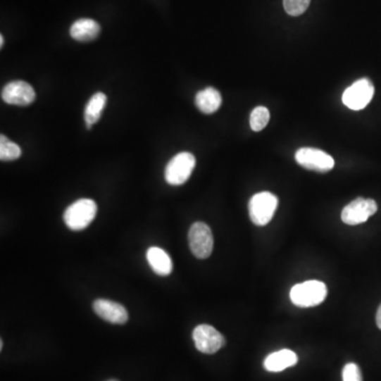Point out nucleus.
<instances>
[{"instance_id":"nucleus-14","label":"nucleus","mask_w":381,"mask_h":381,"mask_svg":"<svg viewBox=\"0 0 381 381\" xmlns=\"http://www.w3.org/2000/svg\"><path fill=\"white\" fill-rule=\"evenodd\" d=\"M146 260L156 275L165 277L173 271V262L161 248L151 247L146 252Z\"/></svg>"},{"instance_id":"nucleus-19","label":"nucleus","mask_w":381,"mask_h":381,"mask_svg":"<svg viewBox=\"0 0 381 381\" xmlns=\"http://www.w3.org/2000/svg\"><path fill=\"white\" fill-rule=\"evenodd\" d=\"M311 0H283L284 9L290 16H300L306 11Z\"/></svg>"},{"instance_id":"nucleus-10","label":"nucleus","mask_w":381,"mask_h":381,"mask_svg":"<svg viewBox=\"0 0 381 381\" xmlns=\"http://www.w3.org/2000/svg\"><path fill=\"white\" fill-rule=\"evenodd\" d=\"M1 98L8 104L28 106L35 102L37 94L32 86L27 82L14 81L4 87Z\"/></svg>"},{"instance_id":"nucleus-9","label":"nucleus","mask_w":381,"mask_h":381,"mask_svg":"<svg viewBox=\"0 0 381 381\" xmlns=\"http://www.w3.org/2000/svg\"><path fill=\"white\" fill-rule=\"evenodd\" d=\"M193 339L196 349L201 353L209 355L216 354L226 344L225 337L213 326L208 324L197 326L193 332Z\"/></svg>"},{"instance_id":"nucleus-20","label":"nucleus","mask_w":381,"mask_h":381,"mask_svg":"<svg viewBox=\"0 0 381 381\" xmlns=\"http://www.w3.org/2000/svg\"><path fill=\"white\" fill-rule=\"evenodd\" d=\"M343 381H362L361 370L356 363H347L342 370Z\"/></svg>"},{"instance_id":"nucleus-2","label":"nucleus","mask_w":381,"mask_h":381,"mask_svg":"<svg viewBox=\"0 0 381 381\" xmlns=\"http://www.w3.org/2000/svg\"><path fill=\"white\" fill-rule=\"evenodd\" d=\"M98 206L92 199H79L67 208L63 218L70 230L81 231L92 224Z\"/></svg>"},{"instance_id":"nucleus-17","label":"nucleus","mask_w":381,"mask_h":381,"mask_svg":"<svg viewBox=\"0 0 381 381\" xmlns=\"http://www.w3.org/2000/svg\"><path fill=\"white\" fill-rule=\"evenodd\" d=\"M22 156V149L16 143L10 141L5 135L0 136V160L14 161Z\"/></svg>"},{"instance_id":"nucleus-16","label":"nucleus","mask_w":381,"mask_h":381,"mask_svg":"<svg viewBox=\"0 0 381 381\" xmlns=\"http://www.w3.org/2000/svg\"><path fill=\"white\" fill-rule=\"evenodd\" d=\"M106 103L107 96L103 92H96L90 98L86 105L85 113H84L87 128L92 127L94 123L100 120L101 115L106 106Z\"/></svg>"},{"instance_id":"nucleus-1","label":"nucleus","mask_w":381,"mask_h":381,"mask_svg":"<svg viewBox=\"0 0 381 381\" xmlns=\"http://www.w3.org/2000/svg\"><path fill=\"white\" fill-rule=\"evenodd\" d=\"M327 296V287L323 282L306 281L304 283L296 284L290 290V300L296 306L307 307L317 306L325 300Z\"/></svg>"},{"instance_id":"nucleus-15","label":"nucleus","mask_w":381,"mask_h":381,"mask_svg":"<svg viewBox=\"0 0 381 381\" xmlns=\"http://www.w3.org/2000/svg\"><path fill=\"white\" fill-rule=\"evenodd\" d=\"M195 103H196L197 108L201 113L210 115V113H216L220 108L222 105V96L216 88L208 87L196 94Z\"/></svg>"},{"instance_id":"nucleus-6","label":"nucleus","mask_w":381,"mask_h":381,"mask_svg":"<svg viewBox=\"0 0 381 381\" xmlns=\"http://www.w3.org/2000/svg\"><path fill=\"white\" fill-rule=\"evenodd\" d=\"M296 161L303 168L315 172H330L335 165V160L325 151L313 147H302L296 153Z\"/></svg>"},{"instance_id":"nucleus-18","label":"nucleus","mask_w":381,"mask_h":381,"mask_svg":"<svg viewBox=\"0 0 381 381\" xmlns=\"http://www.w3.org/2000/svg\"><path fill=\"white\" fill-rule=\"evenodd\" d=\"M270 120V113L264 106L256 107L250 115V126L254 132H261L266 127Z\"/></svg>"},{"instance_id":"nucleus-5","label":"nucleus","mask_w":381,"mask_h":381,"mask_svg":"<svg viewBox=\"0 0 381 381\" xmlns=\"http://www.w3.org/2000/svg\"><path fill=\"white\" fill-rule=\"evenodd\" d=\"M189 250L197 258H208L213 251L214 239L211 229L205 223L197 222L189 230Z\"/></svg>"},{"instance_id":"nucleus-3","label":"nucleus","mask_w":381,"mask_h":381,"mask_svg":"<svg viewBox=\"0 0 381 381\" xmlns=\"http://www.w3.org/2000/svg\"><path fill=\"white\" fill-rule=\"evenodd\" d=\"M279 201L273 193L262 192L254 195L249 201V216L256 226H266L277 209Z\"/></svg>"},{"instance_id":"nucleus-7","label":"nucleus","mask_w":381,"mask_h":381,"mask_svg":"<svg viewBox=\"0 0 381 381\" xmlns=\"http://www.w3.org/2000/svg\"><path fill=\"white\" fill-rule=\"evenodd\" d=\"M374 85L368 79L358 80L349 86L342 96V102L351 111H361L374 96Z\"/></svg>"},{"instance_id":"nucleus-23","label":"nucleus","mask_w":381,"mask_h":381,"mask_svg":"<svg viewBox=\"0 0 381 381\" xmlns=\"http://www.w3.org/2000/svg\"><path fill=\"white\" fill-rule=\"evenodd\" d=\"M108 381H118V380H108Z\"/></svg>"},{"instance_id":"nucleus-12","label":"nucleus","mask_w":381,"mask_h":381,"mask_svg":"<svg viewBox=\"0 0 381 381\" xmlns=\"http://www.w3.org/2000/svg\"><path fill=\"white\" fill-rule=\"evenodd\" d=\"M298 362V356L290 349H281L267 356L264 361L265 370L268 372H282L285 368L296 366Z\"/></svg>"},{"instance_id":"nucleus-8","label":"nucleus","mask_w":381,"mask_h":381,"mask_svg":"<svg viewBox=\"0 0 381 381\" xmlns=\"http://www.w3.org/2000/svg\"><path fill=\"white\" fill-rule=\"evenodd\" d=\"M377 209L378 207L376 201L358 197L342 210L341 220L349 226L363 224L370 216L376 213Z\"/></svg>"},{"instance_id":"nucleus-13","label":"nucleus","mask_w":381,"mask_h":381,"mask_svg":"<svg viewBox=\"0 0 381 381\" xmlns=\"http://www.w3.org/2000/svg\"><path fill=\"white\" fill-rule=\"evenodd\" d=\"M101 27L96 20L81 18L70 27V37L77 42H92L100 35Z\"/></svg>"},{"instance_id":"nucleus-21","label":"nucleus","mask_w":381,"mask_h":381,"mask_svg":"<svg viewBox=\"0 0 381 381\" xmlns=\"http://www.w3.org/2000/svg\"><path fill=\"white\" fill-rule=\"evenodd\" d=\"M376 324L377 326H378L379 330H381V304L380 306L378 307V311H377Z\"/></svg>"},{"instance_id":"nucleus-22","label":"nucleus","mask_w":381,"mask_h":381,"mask_svg":"<svg viewBox=\"0 0 381 381\" xmlns=\"http://www.w3.org/2000/svg\"><path fill=\"white\" fill-rule=\"evenodd\" d=\"M4 43H5V39H4L3 35L0 37V47H4Z\"/></svg>"},{"instance_id":"nucleus-11","label":"nucleus","mask_w":381,"mask_h":381,"mask_svg":"<svg viewBox=\"0 0 381 381\" xmlns=\"http://www.w3.org/2000/svg\"><path fill=\"white\" fill-rule=\"evenodd\" d=\"M94 311L101 319L111 324H125L128 320L125 307L113 301L99 299L94 301Z\"/></svg>"},{"instance_id":"nucleus-4","label":"nucleus","mask_w":381,"mask_h":381,"mask_svg":"<svg viewBox=\"0 0 381 381\" xmlns=\"http://www.w3.org/2000/svg\"><path fill=\"white\" fill-rule=\"evenodd\" d=\"M196 160L194 155L187 151L177 154L168 162L164 170V178L170 185H181L192 175Z\"/></svg>"}]
</instances>
